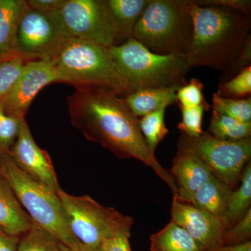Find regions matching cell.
Wrapping results in <instances>:
<instances>
[{
    "label": "cell",
    "instance_id": "obj_2",
    "mask_svg": "<svg viewBox=\"0 0 251 251\" xmlns=\"http://www.w3.org/2000/svg\"><path fill=\"white\" fill-rule=\"evenodd\" d=\"M191 1L193 31L186 56L188 65L224 72L251 36V15L223 6H198Z\"/></svg>",
    "mask_w": 251,
    "mask_h": 251
},
{
    "label": "cell",
    "instance_id": "obj_37",
    "mask_svg": "<svg viewBox=\"0 0 251 251\" xmlns=\"http://www.w3.org/2000/svg\"><path fill=\"white\" fill-rule=\"evenodd\" d=\"M207 251H251V242L243 243L234 246H221Z\"/></svg>",
    "mask_w": 251,
    "mask_h": 251
},
{
    "label": "cell",
    "instance_id": "obj_12",
    "mask_svg": "<svg viewBox=\"0 0 251 251\" xmlns=\"http://www.w3.org/2000/svg\"><path fill=\"white\" fill-rule=\"evenodd\" d=\"M9 154L18 168L28 176L56 193L61 189L52 160L47 151L34 141L25 118L21 121L17 140Z\"/></svg>",
    "mask_w": 251,
    "mask_h": 251
},
{
    "label": "cell",
    "instance_id": "obj_19",
    "mask_svg": "<svg viewBox=\"0 0 251 251\" xmlns=\"http://www.w3.org/2000/svg\"><path fill=\"white\" fill-rule=\"evenodd\" d=\"M177 90L176 87L145 89L128 94L125 100L135 116L142 117L177 102Z\"/></svg>",
    "mask_w": 251,
    "mask_h": 251
},
{
    "label": "cell",
    "instance_id": "obj_15",
    "mask_svg": "<svg viewBox=\"0 0 251 251\" xmlns=\"http://www.w3.org/2000/svg\"><path fill=\"white\" fill-rule=\"evenodd\" d=\"M28 9L25 0H0V63L20 57L18 27Z\"/></svg>",
    "mask_w": 251,
    "mask_h": 251
},
{
    "label": "cell",
    "instance_id": "obj_5",
    "mask_svg": "<svg viewBox=\"0 0 251 251\" xmlns=\"http://www.w3.org/2000/svg\"><path fill=\"white\" fill-rule=\"evenodd\" d=\"M109 50L128 94L145 89H179L187 83L191 67L186 57L153 53L133 38Z\"/></svg>",
    "mask_w": 251,
    "mask_h": 251
},
{
    "label": "cell",
    "instance_id": "obj_36",
    "mask_svg": "<svg viewBox=\"0 0 251 251\" xmlns=\"http://www.w3.org/2000/svg\"><path fill=\"white\" fill-rule=\"evenodd\" d=\"M19 237L6 234L0 229V251H17Z\"/></svg>",
    "mask_w": 251,
    "mask_h": 251
},
{
    "label": "cell",
    "instance_id": "obj_14",
    "mask_svg": "<svg viewBox=\"0 0 251 251\" xmlns=\"http://www.w3.org/2000/svg\"><path fill=\"white\" fill-rule=\"evenodd\" d=\"M170 173L178 188L176 199L188 203L194 193L214 175L197 153L181 140Z\"/></svg>",
    "mask_w": 251,
    "mask_h": 251
},
{
    "label": "cell",
    "instance_id": "obj_6",
    "mask_svg": "<svg viewBox=\"0 0 251 251\" xmlns=\"http://www.w3.org/2000/svg\"><path fill=\"white\" fill-rule=\"evenodd\" d=\"M0 175L9 183L21 206L34 224L68 247L80 244L69 230L55 191L19 169L9 153H0Z\"/></svg>",
    "mask_w": 251,
    "mask_h": 251
},
{
    "label": "cell",
    "instance_id": "obj_32",
    "mask_svg": "<svg viewBox=\"0 0 251 251\" xmlns=\"http://www.w3.org/2000/svg\"><path fill=\"white\" fill-rule=\"evenodd\" d=\"M251 63V36L246 43L244 49L237 59L231 64L230 67L223 72L221 77V82H226L230 80L232 77L236 76L239 73L242 72L243 69L250 67Z\"/></svg>",
    "mask_w": 251,
    "mask_h": 251
},
{
    "label": "cell",
    "instance_id": "obj_7",
    "mask_svg": "<svg viewBox=\"0 0 251 251\" xmlns=\"http://www.w3.org/2000/svg\"><path fill=\"white\" fill-rule=\"evenodd\" d=\"M57 193L69 230L81 245L97 251L106 239L130 232L133 219L129 216L101 205L88 196H74L62 188Z\"/></svg>",
    "mask_w": 251,
    "mask_h": 251
},
{
    "label": "cell",
    "instance_id": "obj_38",
    "mask_svg": "<svg viewBox=\"0 0 251 251\" xmlns=\"http://www.w3.org/2000/svg\"><path fill=\"white\" fill-rule=\"evenodd\" d=\"M60 247L62 251H98L89 249V248L84 247V246L81 245V244H79L77 247L71 248L64 245V244L60 242Z\"/></svg>",
    "mask_w": 251,
    "mask_h": 251
},
{
    "label": "cell",
    "instance_id": "obj_31",
    "mask_svg": "<svg viewBox=\"0 0 251 251\" xmlns=\"http://www.w3.org/2000/svg\"><path fill=\"white\" fill-rule=\"evenodd\" d=\"M251 209L237 224L226 229L223 236V246H234L251 241Z\"/></svg>",
    "mask_w": 251,
    "mask_h": 251
},
{
    "label": "cell",
    "instance_id": "obj_35",
    "mask_svg": "<svg viewBox=\"0 0 251 251\" xmlns=\"http://www.w3.org/2000/svg\"><path fill=\"white\" fill-rule=\"evenodd\" d=\"M65 0H28L26 1L29 9L44 12H57L60 11Z\"/></svg>",
    "mask_w": 251,
    "mask_h": 251
},
{
    "label": "cell",
    "instance_id": "obj_27",
    "mask_svg": "<svg viewBox=\"0 0 251 251\" xmlns=\"http://www.w3.org/2000/svg\"><path fill=\"white\" fill-rule=\"evenodd\" d=\"M22 120L5 111L0 101V153H9L17 140Z\"/></svg>",
    "mask_w": 251,
    "mask_h": 251
},
{
    "label": "cell",
    "instance_id": "obj_33",
    "mask_svg": "<svg viewBox=\"0 0 251 251\" xmlns=\"http://www.w3.org/2000/svg\"><path fill=\"white\" fill-rule=\"evenodd\" d=\"M193 4L198 6H216L229 8L250 14L251 1L250 0H198L192 1Z\"/></svg>",
    "mask_w": 251,
    "mask_h": 251
},
{
    "label": "cell",
    "instance_id": "obj_4",
    "mask_svg": "<svg viewBox=\"0 0 251 251\" xmlns=\"http://www.w3.org/2000/svg\"><path fill=\"white\" fill-rule=\"evenodd\" d=\"M191 4L189 0H150L132 38L153 53L186 57L193 31Z\"/></svg>",
    "mask_w": 251,
    "mask_h": 251
},
{
    "label": "cell",
    "instance_id": "obj_20",
    "mask_svg": "<svg viewBox=\"0 0 251 251\" xmlns=\"http://www.w3.org/2000/svg\"><path fill=\"white\" fill-rule=\"evenodd\" d=\"M151 251H203L189 233L171 221L150 237Z\"/></svg>",
    "mask_w": 251,
    "mask_h": 251
},
{
    "label": "cell",
    "instance_id": "obj_13",
    "mask_svg": "<svg viewBox=\"0 0 251 251\" xmlns=\"http://www.w3.org/2000/svg\"><path fill=\"white\" fill-rule=\"evenodd\" d=\"M171 221L186 229L203 251L223 246L225 227L223 219L173 198Z\"/></svg>",
    "mask_w": 251,
    "mask_h": 251
},
{
    "label": "cell",
    "instance_id": "obj_29",
    "mask_svg": "<svg viewBox=\"0 0 251 251\" xmlns=\"http://www.w3.org/2000/svg\"><path fill=\"white\" fill-rule=\"evenodd\" d=\"M204 85L197 78H192L189 82L176 91V100L179 108H192L208 103L203 94Z\"/></svg>",
    "mask_w": 251,
    "mask_h": 251
},
{
    "label": "cell",
    "instance_id": "obj_10",
    "mask_svg": "<svg viewBox=\"0 0 251 251\" xmlns=\"http://www.w3.org/2000/svg\"><path fill=\"white\" fill-rule=\"evenodd\" d=\"M71 37L57 12L28 9L18 31L20 57L27 59H48L66 38Z\"/></svg>",
    "mask_w": 251,
    "mask_h": 251
},
{
    "label": "cell",
    "instance_id": "obj_1",
    "mask_svg": "<svg viewBox=\"0 0 251 251\" xmlns=\"http://www.w3.org/2000/svg\"><path fill=\"white\" fill-rule=\"evenodd\" d=\"M67 100L72 125L87 140L108 149L119 158H134L150 167L171 188L173 198L177 197L174 178L150 151L140 130L139 118L125 99L105 89L80 87Z\"/></svg>",
    "mask_w": 251,
    "mask_h": 251
},
{
    "label": "cell",
    "instance_id": "obj_16",
    "mask_svg": "<svg viewBox=\"0 0 251 251\" xmlns=\"http://www.w3.org/2000/svg\"><path fill=\"white\" fill-rule=\"evenodd\" d=\"M32 224L9 183L0 175V229L20 237L30 229Z\"/></svg>",
    "mask_w": 251,
    "mask_h": 251
},
{
    "label": "cell",
    "instance_id": "obj_26",
    "mask_svg": "<svg viewBox=\"0 0 251 251\" xmlns=\"http://www.w3.org/2000/svg\"><path fill=\"white\" fill-rule=\"evenodd\" d=\"M216 94L225 98L246 99L251 97V66L243 69L230 80L221 82Z\"/></svg>",
    "mask_w": 251,
    "mask_h": 251
},
{
    "label": "cell",
    "instance_id": "obj_9",
    "mask_svg": "<svg viewBox=\"0 0 251 251\" xmlns=\"http://www.w3.org/2000/svg\"><path fill=\"white\" fill-rule=\"evenodd\" d=\"M59 14L71 37L115 45L116 27L106 0H65Z\"/></svg>",
    "mask_w": 251,
    "mask_h": 251
},
{
    "label": "cell",
    "instance_id": "obj_3",
    "mask_svg": "<svg viewBox=\"0 0 251 251\" xmlns=\"http://www.w3.org/2000/svg\"><path fill=\"white\" fill-rule=\"evenodd\" d=\"M57 74V82L75 88L97 87L117 95L128 94L126 84L112 58L109 48L91 41L68 37L48 58Z\"/></svg>",
    "mask_w": 251,
    "mask_h": 251
},
{
    "label": "cell",
    "instance_id": "obj_17",
    "mask_svg": "<svg viewBox=\"0 0 251 251\" xmlns=\"http://www.w3.org/2000/svg\"><path fill=\"white\" fill-rule=\"evenodd\" d=\"M233 191L228 185L213 176L198 188L188 203L223 219Z\"/></svg>",
    "mask_w": 251,
    "mask_h": 251
},
{
    "label": "cell",
    "instance_id": "obj_28",
    "mask_svg": "<svg viewBox=\"0 0 251 251\" xmlns=\"http://www.w3.org/2000/svg\"><path fill=\"white\" fill-rule=\"evenodd\" d=\"M181 112V121L177 126L181 134L188 138H198L203 133L202 122L204 111L210 108L209 103L192 108H179Z\"/></svg>",
    "mask_w": 251,
    "mask_h": 251
},
{
    "label": "cell",
    "instance_id": "obj_22",
    "mask_svg": "<svg viewBox=\"0 0 251 251\" xmlns=\"http://www.w3.org/2000/svg\"><path fill=\"white\" fill-rule=\"evenodd\" d=\"M208 133L219 140L229 141L244 140L251 138V122L244 123L237 121L213 110Z\"/></svg>",
    "mask_w": 251,
    "mask_h": 251
},
{
    "label": "cell",
    "instance_id": "obj_8",
    "mask_svg": "<svg viewBox=\"0 0 251 251\" xmlns=\"http://www.w3.org/2000/svg\"><path fill=\"white\" fill-rule=\"evenodd\" d=\"M179 140L205 162L214 176L233 190L239 186L244 168L251 162V138L229 141L203 131L198 138L181 134Z\"/></svg>",
    "mask_w": 251,
    "mask_h": 251
},
{
    "label": "cell",
    "instance_id": "obj_23",
    "mask_svg": "<svg viewBox=\"0 0 251 251\" xmlns=\"http://www.w3.org/2000/svg\"><path fill=\"white\" fill-rule=\"evenodd\" d=\"M166 108L163 107L139 119L140 130L151 152L169 133L165 123Z\"/></svg>",
    "mask_w": 251,
    "mask_h": 251
},
{
    "label": "cell",
    "instance_id": "obj_34",
    "mask_svg": "<svg viewBox=\"0 0 251 251\" xmlns=\"http://www.w3.org/2000/svg\"><path fill=\"white\" fill-rule=\"evenodd\" d=\"M130 232L117 234L104 241L98 251H132L129 239Z\"/></svg>",
    "mask_w": 251,
    "mask_h": 251
},
{
    "label": "cell",
    "instance_id": "obj_21",
    "mask_svg": "<svg viewBox=\"0 0 251 251\" xmlns=\"http://www.w3.org/2000/svg\"><path fill=\"white\" fill-rule=\"evenodd\" d=\"M251 163H248L243 172L238 188L229 198L227 211L223 221L226 229L237 224L251 209Z\"/></svg>",
    "mask_w": 251,
    "mask_h": 251
},
{
    "label": "cell",
    "instance_id": "obj_30",
    "mask_svg": "<svg viewBox=\"0 0 251 251\" xmlns=\"http://www.w3.org/2000/svg\"><path fill=\"white\" fill-rule=\"evenodd\" d=\"M27 59L21 57L0 63V101L7 95Z\"/></svg>",
    "mask_w": 251,
    "mask_h": 251
},
{
    "label": "cell",
    "instance_id": "obj_24",
    "mask_svg": "<svg viewBox=\"0 0 251 251\" xmlns=\"http://www.w3.org/2000/svg\"><path fill=\"white\" fill-rule=\"evenodd\" d=\"M17 251H62L60 242L45 229L33 222L30 229L19 237Z\"/></svg>",
    "mask_w": 251,
    "mask_h": 251
},
{
    "label": "cell",
    "instance_id": "obj_25",
    "mask_svg": "<svg viewBox=\"0 0 251 251\" xmlns=\"http://www.w3.org/2000/svg\"><path fill=\"white\" fill-rule=\"evenodd\" d=\"M212 109L214 111L226 115L237 121L251 123V97L230 99L213 94Z\"/></svg>",
    "mask_w": 251,
    "mask_h": 251
},
{
    "label": "cell",
    "instance_id": "obj_18",
    "mask_svg": "<svg viewBox=\"0 0 251 251\" xmlns=\"http://www.w3.org/2000/svg\"><path fill=\"white\" fill-rule=\"evenodd\" d=\"M116 27V42L133 37V29L150 0H106Z\"/></svg>",
    "mask_w": 251,
    "mask_h": 251
},
{
    "label": "cell",
    "instance_id": "obj_11",
    "mask_svg": "<svg viewBox=\"0 0 251 251\" xmlns=\"http://www.w3.org/2000/svg\"><path fill=\"white\" fill-rule=\"evenodd\" d=\"M57 82V74L49 59L28 61L9 93L1 100L5 111L24 119L38 93L49 84Z\"/></svg>",
    "mask_w": 251,
    "mask_h": 251
}]
</instances>
